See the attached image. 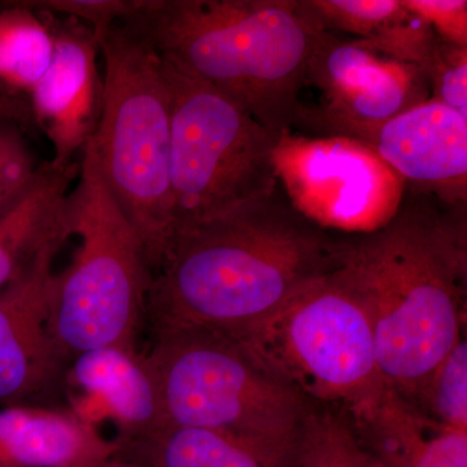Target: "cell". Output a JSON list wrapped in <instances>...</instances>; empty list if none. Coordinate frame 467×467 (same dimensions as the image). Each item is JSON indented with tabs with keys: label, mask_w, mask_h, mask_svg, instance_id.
Instances as JSON below:
<instances>
[{
	"label": "cell",
	"mask_w": 467,
	"mask_h": 467,
	"mask_svg": "<svg viewBox=\"0 0 467 467\" xmlns=\"http://www.w3.org/2000/svg\"><path fill=\"white\" fill-rule=\"evenodd\" d=\"M337 270L367 309L383 383L413 400L465 337L466 204L411 189L382 229L337 243Z\"/></svg>",
	"instance_id": "cell-1"
},
{
	"label": "cell",
	"mask_w": 467,
	"mask_h": 467,
	"mask_svg": "<svg viewBox=\"0 0 467 467\" xmlns=\"http://www.w3.org/2000/svg\"><path fill=\"white\" fill-rule=\"evenodd\" d=\"M337 243L301 216L278 187L173 236L150 279L146 324L236 333L334 270Z\"/></svg>",
	"instance_id": "cell-2"
},
{
	"label": "cell",
	"mask_w": 467,
	"mask_h": 467,
	"mask_svg": "<svg viewBox=\"0 0 467 467\" xmlns=\"http://www.w3.org/2000/svg\"><path fill=\"white\" fill-rule=\"evenodd\" d=\"M122 20L278 138L291 131L325 30L309 0H131Z\"/></svg>",
	"instance_id": "cell-3"
},
{
	"label": "cell",
	"mask_w": 467,
	"mask_h": 467,
	"mask_svg": "<svg viewBox=\"0 0 467 467\" xmlns=\"http://www.w3.org/2000/svg\"><path fill=\"white\" fill-rule=\"evenodd\" d=\"M103 91L92 135L104 183L133 227L150 276L171 243V98L164 61L126 20L97 38Z\"/></svg>",
	"instance_id": "cell-4"
},
{
	"label": "cell",
	"mask_w": 467,
	"mask_h": 467,
	"mask_svg": "<svg viewBox=\"0 0 467 467\" xmlns=\"http://www.w3.org/2000/svg\"><path fill=\"white\" fill-rule=\"evenodd\" d=\"M70 229L78 238L67 269L52 282L48 334L70 362L90 350L138 349L150 285L142 244L104 183L92 137L70 192Z\"/></svg>",
	"instance_id": "cell-5"
},
{
	"label": "cell",
	"mask_w": 467,
	"mask_h": 467,
	"mask_svg": "<svg viewBox=\"0 0 467 467\" xmlns=\"http://www.w3.org/2000/svg\"><path fill=\"white\" fill-rule=\"evenodd\" d=\"M226 337L312 405L350 411L386 386L367 309L337 265Z\"/></svg>",
	"instance_id": "cell-6"
},
{
	"label": "cell",
	"mask_w": 467,
	"mask_h": 467,
	"mask_svg": "<svg viewBox=\"0 0 467 467\" xmlns=\"http://www.w3.org/2000/svg\"><path fill=\"white\" fill-rule=\"evenodd\" d=\"M161 57L171 98L173 239L275 192L279 138L223 92Z\"/></svg>",
	"instance_id": "cell-7"
},
{
	"label": "cell",
	"mask_w": 467,
	"mask_h": 467,
	"mask_svg": "<svg viewBox=\"0 0 467 467\" xmlns=\"http://www.w3.org/2000/svg\"><path fill=\"white\" fill-rule=\"evenodd\" d=\"M144 355L158 379L171 425L296 444L315 407L220 334L150 328Z\"/></svg>",
	"instance_id": "cell-8"
},
{
	"label": "cell",
	"mask_w": 467,
	"mask_h": 467,
	"mask_svg": "<svg viewBox=\"0 0 467 467\" xmlns=\"http://www.w3.org/2000/svg\"><path fill=\"white\" fill-rule=\"evenodd\" d=\"M279 187L322 230L370 234L398 213L407 183L367 144L344 137L282 135L275 150Z\"/></svg>",
	"instance_id": "cell-9"
},
{
	"label": "cell",
	"mask_w": 467,
	"mask_h": 467,
	"mask_svg": "<svg viewBox=\"0 0 467 467\" xmlns=\"http://www.w3.org/2000/svg\"><path fill=\"white\" fill-rule=\"evenodd\" d=\"M45 252L24 275L0 290V408L57 407L67 398V365L48 334L54 261Z\"/></svg>",
	"instance_id": "cell-10"
},
{
	"label": "cell",
	"mask_w": 467,
	"mask_h": 467,
	"mask_svg": "<svg viewBox=\"0 0 467 467\" xmlns=\"http://www.w3.org/2000/svg\"><path fill=\"white\" fill-rule=\"evenodd\" d=\"M47 17L54 54L50 67L29 95L36 128L52 144L58 167L75 162L77 152L97 130L103 78L98 69L99 45L90 26L66 15Z\"/></svg>",
	"instance_id": "cell-11"
},
{
	"label": "cell",
	"mask_w": 467,
	"mask_h": 467,
	"mask_svg": "<svg viewBox=\"0 0 467 467\" xmlns=\"http://www.w3.org/2000/svg\"><path fill=\"white\" fill-rule=\"evenodd\" d=\"M364 144L411 189L466 204L467 119L429 99L378 128Z\"/></svg>",
	"instance_id": "cell-12"
},
{
	"label": "cell",
	"mask_w": 467,
	"mask_h": 467,
	"mask_svg": "<svg viewBox=\"0 0 467 467\" xmlns=\"http://www.w3.org/2000/svg\"><path fill=\"white\" fill-rule=\"evenodd\" d=\"M69 409L97 426L112 422L116 441L153 434L168 425L155 373L144 352L107 347L82 353L67 370Z\"/></svg>",
	"instance_id": "cell-13"
},
{
	"label": "cell",
	"mask_w": 467,
	"mask_h": 467,
	"mask_svg": "<svg viewBox=\"0 0 467 467\" xmlns=\"http://www.w3.org/2000/svg\"><path fill=\"white\" fill-rule=\"evenodd\" d=\"M343 413L380 467H467V431L430 420L387 386Z\"/></svg>",
	"instance_id": "cell-14"
},
{
	"label": "cell",
	"mask_w": 467,
	"mask_h": 467,
	"mask_svg": "<svg viewBox=\"0 0 467 467\" xmlns=\"http://www.w3.org/2000/svg\"><path fill=\"white\" fill-rule=\"evenodd\" d=\"M119 451L69 408H0V467H99Z\"/></svg>",
	"instance_id": "cell-15"
},
{
	"label": "cell",
	"mask_w": 467,
	"mask_h": 467,
	"mask_svg": "<svg viewBox=\"0 0 467 467\" xmlns=\"http://www.w3.org/2000/svg\"><path fill=\"white\" fill-rule=\"evenodd\" d=\"M78 174L79 161L41 162L26 192L0 214V290L72 238L70 192Z\"/></svg>",
	"instance_id": "cell-16"
},
{
	"label": "cell",
	"mask_w": 467,
	"mask_h": 467,
	"mask_svg": "<svg viewBox=\"0 0 467 467\" xmlns=\"http://www.w3.org/2000/svg\"><path fill=\"white\" fill-rule=\"evenodd\" d=\"M431 99L429 79L416 64L392 60L364 81L344 88L318 106L296 112L318 137H344L364 143L389 119Z\"/></svg>",
	"instance_id": "cell-17"
},
{
	"label": "cell",
	"mask_w": 467,
	"mask_h": 467,
	"mask_svg": "<svg viewBox=\"0 0 467 467\" xmlns=\"http://www.w3.org/2000/svg\"><path fill=\"white\" fill-rule=\"evenodd\" d=\"M117 444V457L144 467H295L299 441H250L168 423L153 434Z\"/></svg>",
	"instance_id": "cell-18"
},
{
	"label": "cell",
	"mask_w": 467,
	"mask_h": 467,
	"mask_svg": "<svg viewBox=\"0 0 467 467\" xmlns=\"http://www.w3.org/2000/svg\"><path fill=\"white\" fill-rule=\"evenodd\" d=\"M325 30L347 33L386 57L422 67L438 36L404 0H309Z\"/></svg>",
	"instance_id": "cell-19"
},
{
	"label": "cell",
	"mask_w": 467,
	"mask_h": 467,
	"mask_svg": "<svg viewBox=\"0 0 467 467\" xmlns=\"http://www.w3.org/2000/svg\"><path fill=\"white\" fill-rule=\"evenodd\" d=\"M52 54L54 36L46 14L26 3L0 14V84L29 99Z\"/></svg>",
	"instance_id": "cell-20"
},
{
	"label": "cell",
	"mask_w": 467,
	"mask_h": 467,
	"mask_svg": "<svg viewBox=\"0 0 467 467\" xmlns=\"http://www.w3.org/2000/svg\"><path fill=\"white\" fill-rule=\"evenodd\" d=\"M295 467L380 466L342 410L313 407L301 431Z\"/></svg>",
	"instance_id": "cell-21"
},
{
	"label": "cell",
	"mask_w": 467,
	"mask_h": 467,
	"mask_svg": "<svg viewBox=\"0 0 467 467\" xmlns=\"http://www.w3.org/2000/svg\"><path fill=\"white\" fill-rule=\"evenodd\" d=\"M430 420L467 431V342L462 337L409 401Z\"/></svg>",
	"instance_id": "cell-22"
},
{
	"label": "cell",
	"mask_w": 467,
	"mask_h": 467,
	"mask_svg": "<svg viewBox=\"0 0 467 467\" xmlns=\"http://www.w3.org/2000/svg\"><path fill=\"white\" fill-rule=\"evenodd\" d=\"M420 67L429 79L431 99L467 119V46L438 38Z\"/></svg>",
	"instance_id": "cell-23"
},
{
	"label": "cell",
	"mask_w": 467,
	"mask_h": 467,
	"mask_svg": "<svg viewBox=\"0 0 467 467\" xmlns=\"http://www.w3.org/2000/svg\"><path fill=\"white\" fill-rule=\"evenodd\" d=\"M38 165L17 126L0 124V214L26 192Z\"/></svg>",
	"instance_id": "cell-24"
},
{
	"label": "cell",
	"mask_w": 467,
	"mask_h": 467,
	"mask_svg": "<svg viewBox=\"0 0 467 467\" xmlns=\"http://www.w3.org/2000/svg\"><path fill=\"white\" fill-rule=\"evenodd\" d=\"M441 41L467 46L466 0H404Z\"/></svg>",
	"instance_id": "cell-25"
},
{
	"label": "cell",
	"mask_w": 467,
	"mask_h": 467,
	"mask_svg": "<svg viewBox=\"0 0 467 467\" xmlns=\"http://www.w3.org/2000/svg\"><path fill=\"white\" fill-rule=\"evenodd\" d=\"M0 121L8 122L26 130H38L29 99L24 95L9 90L3 84H0Z\"/></svg>",
	"instance_id": "cell-26"
}]
</instances>
